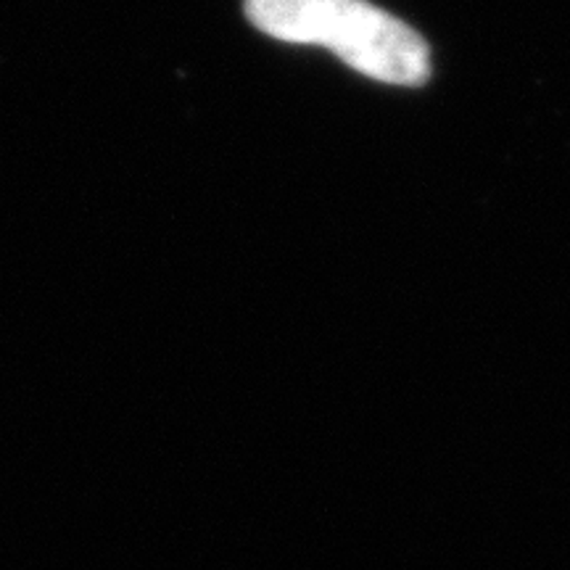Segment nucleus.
I'll return each instance as SVG.
<instances>
[{"instance_id":"f257e3e1","label":"nucleus","mask_w":570,"mask_h":570,"mask_svg":"<svg viewBox=\"0 0 570 570\" xmlns=\"http://www.w3.org/2000/svg\"><path fill=\"white\" fill-rule=\"evenodd\" d=\"M259 32L298 46H323L370 80L423 85L431 77L428 42L367 0H246Z\"/></svg>"}]
</instances>
